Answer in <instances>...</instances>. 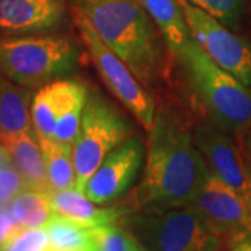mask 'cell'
<instances>
[{
  "label": "cell",
  "mask_w": 251,
  "mask_h": 251,
  "mask_svg": "<svg viewBox=\"0 0 251 251\" xmlns=\"http://www.w3.org/2000/svg\"><path fill=\"white\" fill-rule=\"evenodd\" d=\"M209 172L194 137L180 119L161 110L148 131L143 179L125 206L131 214L191 205Z\"/></svg>",
  "instance_id": "1"
},
{
  "label": "cell",
  "mask_w": 251,
  "mask_h": 251,
  "mask_svg": "<svg viewBox=\"0 0 251 251\" xmlns=\"http://www.w3.org/2000/svg\"><path fill=\"white\" fill-rule=\"evenodd\" d=\"M77 11L144 87L155 82L162 69L161 44L140 0H87Z\"/></svg>",
  "instance_id": "2"
},
{
  "label": "cell",
  "mask_w": 251,
  "mask_h": 251,
  "mask_svg": "<svg viewBox=\"0 0 251 251\" xmlns=\"http://www.w3.org/2000/svg\"><path fill=\"white\" fill-rule=\"evenodd\" d=\"M188 85L202 105L208 122L232 135L251 127V90L216 64L193 38L179 54Z\"/></svg>",
  "instance_id": "3"
},
{
  "label": "cell",
  "mask_w": 251,
  "mask_h": 251,
  "mask_svg": "<svg viewBox=\"0 0 251 251\" xmlns=\"http://www.w3.org/2000/svg\"><path fill=\"white\" fill-rule=\"evenodd\" d=\"M145 251H216L219 236L193 205L131 212L120 221Z\"/></svg>",
  "instance_id": "4"
},
{
  "label": "cell",
  "mask_w": 251,
  "mask_h": 251,
  "mask_svg": "<svg viewBox=\"0 0 251 251\" xmlns=\"http://www.w3.org/2000/svg\"><path fill=\"white\" fill-rule=\"evenodd\" d=\"M77 48L60 36L0 39V73L23 87H36L69 73Z\"/></svg>",
  "instance_id": "5"
},
{
  "label": "cell",
  "mask_w": 251,
  "mask_h": 251,
  "mask_svg": "<svg viewBox=\"0 0 251 251\" xmlns=\"http://www.w3.org/2000/svg\"><path fill=\"white\" fill-rule=\"evenodd\" d=\"M133 134L128 120L112 103L97 92H90L80 131L73 144L75 190L84 193L100 162Z\"/></svg>",
  "instance_id": "6"
},
{
  "label": "cell",
  "mask_w": 251,
  "mask_h": 251,
  "mask_svg": "<svg viewBox=\"0 0 251 251\" xmlns=\"http://www.w3.org/2000/svg\"><path fill=\"white\" fill-rule=\"evenodd\" d=\"M75 23L91 59L106 87L130 110L140 125L150 131L156 116L152 97L147 92L130 67L113 50H110V48L97 35L90 23L77 10Z\"/></svg>",
  "instance_id": "7"
},
{
  "label": "cell",
  "mask_w": 251,
  "mask_h": 251,
  "mask_svg": "<svg viewBox=\"0 0 251 251\" xmlns=\"http://www.w3.org/2000/svg\"><path fill=\"white\" fill-rule=\"evenodd\" d=\"M193 38L216 64L251 85V44L188 0H179Z\"/></svg>",
  "instance_id": "8"
},
{
  "label": "cell",
  "mask_w": 251,
  "mask_h": 251,
  "mask_svg": "<svg viewBox=\"0 0 251 251\" xmlns=\"http://www.w3.org/2000/svg\"><path fill=\"white\" fill-rule=\"evenodd\" d=\"M194 141L211 171L242 198L251 212V171L244 150L233 135L204 122L196 128Z\"/></svg>",
  "instance_id": "9"
},
{
  "label": "cell",
  "mask_w": 251,
  "mask_h": 251,
  "mask_svg": "<svg viewBox=\"0 0 251 251\" xmlns=\"http://www.w3.org/2000/svg\"><path fill=\"white\" fill-rule=\"evenodd\" d=\"M144 144L131 135L100 162L91 176L84 194L97 204H108L119 198L134 181L144 159Z\"/></svg>",
  "instance_id": "10"
},
{
  "label": "cell",
  "mask_w": 251,
  "mask_h": 251,
  "mask_svg": "<svg viewBox=\"0 0 251 251\" xmlns=\"http://www.w3.org/2000/svg\"><path fill=\"white\" fill-rule=\"evenodd\" d=\"M191 205L221 236L251 233V212L243 200L211 171Z\"/></svg>",
  "instance_id": "11"
},
{
  "label": "cell",
  "mask_w": 251,
  "mask_h": 251,
  "mask_svg": "<svg viewBox=\"0 0 251 251\" xmlns=\"http://www.w3.org/2000/svg\"><path fill=\"white\" fill-rule=\"evenodd\" d=\"M64 16L62 0H0V31L38 32L57 27Z\"/></svg>",
  "instance_id": "12"
},
{
  "label": "cell",
  "mask_w": 251,
  "mask_h": 251,
  "mask_svg": "<svg viewBox=\"0 0 251 251\" xmlns=\"http://www.w3.org/2000/svg\"><path fill=\"white\" fill-rule=\"evenodd\" d=\"M84 193L75 188H66L52 193V206L54 216H62L73 222L95 227L108 224H117L128 211L126 206H99Z\"/></svg>",
  "instance_id": "13"
},
{
  "label": "cell",
  "mask_w": 251,
  "mask_h": 251,
  "mask_svg": "<svg viewBox=\"0 0 251 251\" xmlns=\"http://www.w3.org/2000/svg\"><path fill=\"white\" fill-rule=\"evenodd\" d=\"M0 144L7 148L11 156V163L21 173L28 188L52 193L46 175L44 153L35 130L0 137Z\"/></svg>",
  "instance_id": "14"
},
{
  "label": "cell",
  "mask_w": 251,
  "mask_h": 251,
  "mask_svg": "<svg viewBox=\"0 0 251 251\" xmlns=\"http://www.w3.org/2000/svg\"><path fill=\"white\" fill-rule=\"evenodd\" d=\"M75 81H53L36 92L31 105L32 126L39 140H53L57 119L74 90Z\"/></svg>",
  "instance_id": "15"
},
{
  "label": "cell",
  "mask_w": 251,
  "mask_h": 251,
  "mask_svg": "<svg viewBox=\"0 0 251 251\" xmlns=\"http://www.w3.org/2000/svg\"><path fill=\"white\" fill-rule=\"evenodd\" d=\"M140 3L161 31L168 48L179 54L193 39L179 0H140Z\"/></svg>",
  "instance_id": "16"
},
{
  "label": "cell",
  "mask_w": 251,
  "mask_h": 251,
  "mask_svg": "<svg viewBox=\"0 0 251 251\" xmlns=\"http://www.w3.org/2000/svg\"><path fill=\"white\" fill-rule=\"evenodd\" d=\"M29 91L16 82L0 78V137L34 130Z\"/></svg>",
  "instance_id": "17"
},
{
  "label": "cell",
  "mask_w": 251,
  "mask_h": 251,
  "mask_svg": "<svg viewBox=\"0 0 251 251\" xmlns=\"http://www.w3.org/2000/svg\"><path fill=\"white\" fill-rule=\"evenodd\" d=\"M4 206L18 226L24 229L45 227L54 216L52 193L35 188H25Z\"/></svg>",
  "instance_id": "18"
},
{
  "label": "cell",
  "mask_w": 251,
  "mask_h": 251,
  "mask_svg": "<svg viewBox=\"0 0 251 251\" xmlns=\"http://www.w3.org/2000/svg\"><path fill=\"white\" fill-rule=\"evenodd\" d=\"M39 143L52 193L66 188H75L73 145L57 143L54 140H39Z\"/></svg>",
  "instance_id": "19"
},
{
  "label": "cell",
  "mask_w": 251,
  "mask_h": 251,
  "mask_svg": "<svg viewBox=\"0 0 251 251\" xmlns=\"http://www.w3.org/2000/svg\"><path fill=\"white\" fill-rule=\"evenodd\" d=\"M90 95L88 88L75 81L74 90H73L70 98L67 100L66 106L63 108L60 116L57 119V123L54 127L53 140L57 143L70 144L73 145L78 131H80L82 113L87 103V99Z\"/></svg>",
  "instance_id": "20"
},
{
  "label": "cell",
  "mask_w": 251,
  "mask_h": 251,
  "mask_svg": "<svg viewBox=\"0 0 251 251\" xmlns=\"http://www.w3.org/2000/svg\"><path fill=\"white\" fill-rule=\"evenodd\" d=\"M194 6L205 10L230 29L240 24L244 10V0H188Z\"/></svg>",
  "instance_id": "21"
},
{
  "label": "cell",
  "mask_w": 251,
  "mask_h": 251,
  "mask_svg": "<svg viewBox=\"0 0 251 251\" xmlns=\"http://www.w3.org/2000/svg\"><path fill=\"white\" fill-rule=\"evenodd\" d=\"M91 229L97 251H128L131 234L120 222L95 226Z\"/></svg>",
  "instance_id": "22"
},
{
  "label": "cell",
  "mask_w": 251,
  "mask_h": 251,
  "mask_svg": "<svg viewBox=\"0 0 251 251\" xmlns=\"http://www.w3.org/2000/svg\"><path fill=\"white\" fill-rule=\"evenodd\" d=\"M48 246L49 236L45 227H21L1 251H46Z\"/></svg>",
  "instance_id": "23"
},
{
  "label": "cell",
  "mask_w": 251,
  "mask_h": 251,
  "mask_svg": "<svg viewBox=\"0 0 251 251\" xmlns=\"http://www.w3.org/2000/svg\"><path fill=\"white\" fill-rule=\"evenodd\" d=\"M25 188V180L13 163L0 166V205H7Z\"/></svg>",
  "instance_id": "24"
},
{
  "label": "cell",
  "mask_w": 251,
  "mask_h": 251,
  "mask_svg": "<svg viewBox=\"0 0 251 251\" xmlns=\"http://www.w3.org/2000/svg\"><path fill=\"white\" fill-rule=\"evenodd\" d=\"M21 229V226L13 219V216L10 215L6 206L0 208V251L3 250V247L14 237V234L17 233Z\"/></svg>",
  "instance_id": "25"
},
{
  "label": "cell",
  "mask_w": 251,
  "mask_h": 251,
  "mask_svg": "<svg viewBox=\"0 0 251 251\" xmlns=\"http://www.w3.org/2000/svg\"><path fill=\"white\" fill-rule=\"evenodd\" d=\"M230 251H251V233H242L232 240Z\"/></svg>",
  "instance_id": "26"
},
{
  "label": "cell",
  "mask_w": 251,
  "mask_h": 251,
  "mask_svg": "<svg viewBox=\"0 0 251 251\" xmlns=\"http://www.w3.org/2000/svg\"><path fill=\"white\" fill-rule=\"evenodd\" d=\"M7 163H11V156H10L7 148L3 144H0V166L7 165Z\"/></svg>",
  "instance_id": "27"
},
{
  "label": "cell",
  "mask_w": 251,
  "mask_h": 251,
  "mask_svg": "<svg viewBox=\"0 0 251 251\" xmlns=\"http://www.w3.org/2000/svg\"><path fill=\"white\" fill-rule=\"evenodd\" d=\"M244 155H246V159L249 163V168L251 171V131L250 134L247 135V140H246V148H244Z\"/></svg>",
  "instance_id": "28"
},
{
  "label": "cell",
  "mask_w": 251,
  "mask_h": 251,
  "mask_svg": "<svg viewBox=\"0 0 251 251\" xmlns=\"http://www.w3.org/2000/svg\"><path fill=\"white\" fill-rule=\"evenodd\" d=\"M128 251H145V250H144L143 247H141V246H140V244L137 243V240H135L134 237L131 236V240H130V247H128Z\"/></svg>",
  "instance_id": "29"
},
{
  "label": "cell",
  "mask_w": 251,
  "mask_h": 251,
  "mask_svg": "<svg viewBox=\"0 0 251 251\" xmlns=\"http://www.w3.org/2000/svg\"><path fill=\"white\" fill-rule=\"evenodd\" d=\"M82 1H87V0H82Z\"/></svg>",
  "instance_id": "30"
}]
</instances>
